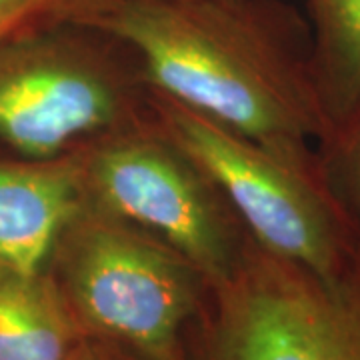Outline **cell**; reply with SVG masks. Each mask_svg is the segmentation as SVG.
Returning <instances> with one entry per match:
<instances>
[{
  "instance_id": "ba28073f",
  "label": "cell",
  "mask_w": 360,
  "mask_h": 360,
  "mask_svg": "<svg viewBox=\"0 0 360 360\" xmlns=\"http://www.w3.org/2000/svg\"><path fill=\"white\" fill-rule=\"evenodd\" d=\"M82 338L46 270L0 260V360H66Z\"/></svg>"
},
{
  "instance_id": "7a4b0ae2",
  "label": "cell",
  "mask_w": 360,
  "mask_h": 360,
  "mask_svg": "<svg viewBox=\"0 0 360 360\" xmlns=\"http://www.w3.org/2000/svg\"><path fill=\"white\" fill-rule=\"evenodd\" d=\"M44 270L84 338L136 360H184L208 283L165 240L84 202Z\"/></svg>"
},
{
  "instance_id": "8992f818",
  "label": "cell",
  "mask_w": 360,
  "mask_h": 360,
  "mask_svg": "<svg viewBox=\"0 0 360 360\" xmlns=\"http://www.w3.org/2000/svg\"><path fill=\"white\" fill-rule=\"evenodd\" d=\"M84 202L165 240L208 286L238 262L248 234L200 168L153 115L78 148Z\"/></svg>"
},
{
  "instance_id": "277c9868",
  "label": "cell",
  "mask_w": 360,
  "mask_h": 360,
  "mask_svg": "<svg viewBox=\"0 0 360 360\" xmlns=\"http://www.w3.org/2000/svg\"><path fill=\"white\" fill-rule=\"evenodd\" d=\"M122 44L63 26L0 42V146L26 158L70 155L150 116V90Z\"/></svg>"
},
{
  "instance_id": "9c48e42d",
  "label": "cell",
  "mask_w": 360,
  "mask_h": 360,
  "mask_svg": "<svg viewBox=\"0 0 360 360\" xmlns=\"http://www.w3.org/2000/svg\"><path fill=\"white\" fill-rule=\"evenodd\" d=\"M310 65L330 134L360 108V0H307Z\"/></svg>"
},
{
  "instance_id": "4fadbf2b",
  "label": "cell",
  "mask_w": 360,
  "mask_h": 360,
  "mask_svg": "<svg viewBox=\"0 0 360 360\" xmlns=\"http://www.w3.org/2000/svg\"><path fill=\"white\" fill-rule=\"evenodd\" d=\"M345 360H360V307L356 324H354V330H352V338H350V345H348L347 359Z\"/></svg>"
},
{
  "instance_id": "6da1fadb",
  "label": "cell",
  "mask_w": 360,
  "mask_h": 360,
  "mask_svg": "<svg viewBox=\"0 0 360 360\" xmlns=\"http://www.w3.org/2000/svg\"><path fill=\"white\" fill-rule=\"evenodd\" d=\"M90 28L132 52L148 90L270 150L314 156L330 136L310 39L248 0H115Z\"/></svg>"
},
{
  "instance_id": "52a82bcc",
  "label": "cell",
  "mask_w": 360,
  "mask_h": 360,
  "mask_svg": "<svg viewBox=\"0 0 360 360\" xmlns=\"http://www.w3.org/2000/svg\"><path fill=\"white\" fill-rule=\"evenodd\" d=\"M84 205L78 150L54 158H0V260L46 269L66 222Z\"/></svg>"
},
{
  "instance_id": "8fae6325",
  "label": "cell",
  "mask_w": 360,
  "mask_h": 360,
  "mask_svg": "<svg viewBox=\"0 0 360 360\" xmlns=\"http://www.w3.org/2000/svg\"><path fill=\"white\" fill-rule=\"evenodd\" d=\"M316 150L330 191L360 229V108Z\"/></svg>"
},
{
  "instance_id": "7c38bea8",
  "label": "cell",
  "mask_w": 360,
  "mask_h": 360,
  "mask_svg": "<svg viewBox=\"0 0 360 360\" xmlns=\"http://www.w3.org/2000/svg\"><path fill=\"white\" fill-rule=\"evenodd\" d=\"M66 360H136L129 356L127 352L106 345L103 340L94 338H82L75 350L66 356Z\"/></svg>"
},
{
  "instance_id": "30bf717a",
  "label": "cell",
  "mask_w": 360,
  "mask_h": 360,
  "mask_svg": "<svg viewBox=\"0 0 360 360\" xmlns=\"http://www.w3.org/2000/svg\"><path fill=\"white\" fill-rule=\"evenodd\" d=\"M112 2L115 0H0V42L63 26L90 28Z\"/></svg>"
},
{
  "instance_id": "5b68a950",
  "label": "cell",
  "mask_w": 360,
  "mask_h": 360,
  "mask_svg": "<svg viewBox=\"0 0 360 360\" xmlns=\"http://www.w3.org/2000/svg\"><path fill=\"white\" fill-rule=\"evenodd\" d=\"M360 307V250L338 278L246 238L234 269L208 286L184 360H345Z\"/></svg>"
},
{
  "instance_id": "3957f363",
  "label": "cell",
  "mask_w": 360,
  "mask_h": 360,
  "mask_svg": "<svg viewBox=\"0 0 360 360\" xmlns=\"http://www.w3.org/2000/svg\"><path fill=\"white\" fill-rule=\"evenodd\" d=\"M150 115L217 186L252 243L326 281L352 264L360 229L330 191L319 153L270 150L153 90Z\"/></svg>"
}]
</instances>
